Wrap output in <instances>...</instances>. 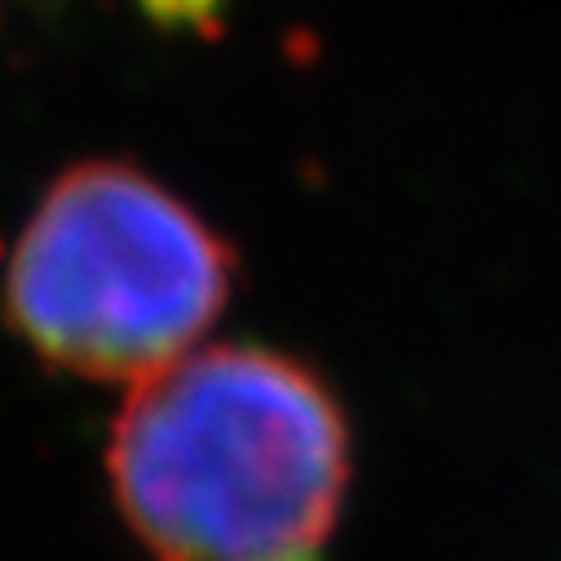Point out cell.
Here are the masks:
<instances>
[{
	"mask_svg": "<svg viewBox=\"0 0 561 561\" xmlns=\"http://www.w3.org/2000/svg\"><path fill=\"white\" fill-rule=\"evenodd\" d=\"M234 293L230 243L169 186L119 160L67 169L5 261V314L54 367L156 380Z\"/></svg>",
	"mask_w": 561,
	"mask_h": 561,
	"instance_id": "obj_2",
	"label": "cell"
},
{
	"mask_svg": "<svg viewBox=\"0 0 561 561\" xmlns=\"http://www.w3.org/2000/svg\"><path fill=\"white\" fill-rule=\"evenodd\" d=\"M106 473L156 561H323L354 447L332 385L265 345H217L119 411Z\"/></svg>",
	"mask_w": 561,
	"mask_h": 561,
	"instance_id": "obj_1",
	"label": "cell"
}]
</instances>
